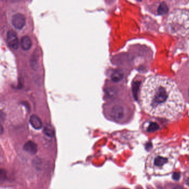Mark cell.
<instances>
[{
    "instance_id": "6da1fadb",
    "label": "cell",
    "mask_w": 189,
    "mask_h": 189,
    "mask_svg": "<svg viewBox=\"0 0 189 189\" xmlns=\"http://www.w3.org/2000/svg\"><path fill=\"white\" fill-rule=\"evenodd\" d=\"M143 108L150 115L173 120L182 112L184 100L176 84L161 76L148 78L140 93Z\"/></svg>"
},
{
    "instance_id": "7a4b0ae2",
    "label": "cell",
    "mask_w": 189,
    "mask_h": 189,
    "mask_svg": "<svg viewBox=\"0 0 189 189\" xmlns=\"http://www.w3.org/2000/svg\"><path fill=\"white\" fill-rule=\"evenodd\" d=\"M26 18L21 13H17L12 18V23L15 28L18 30H21L26 25Z\"/></svg>"
},
{
    "instance_id": "3957f363",
    "label": "cell",
    "mask_w": 189,
    "mask_h": 189,
    "mask_svg": "<svg viewBox=\"0 0 189 189\" xmlns=\"http://www.w3.org/2000/svg\"><path fill=\"white\" fill-rule=\"evenodd\" d=\"M8 44L11 48L17 49L19 46V42L16 33L13 31H10L8 32L7 36Z\"/></svg>"
},
{
    "instance_id": "277c9868",
    "label": "cell",
    "mask_w": 189,
    "mask_h": 189,
    "mask_svg": "<svg viewBox=\"0 0 189 189\" xmlns=\"http://www.w3.org/2000/svg\"><path fill=\"white\" fill-rule=\"evenodd\" d=\"M111 116L115 120H122L125 116L124 110L120 106H114L111 112Z\"/></svg>"
},
{
    "instance_id": "5b68a950",
    "label": "cell",
    "mask_w": 189,
    "mask_h": 189,
    "mask_svg": "<svg viewBox=\"0 0 189 189\" xmlns=\"http://www.w3.org/2000/svg\"><path fill=\"white\" fill-rule=\"evenodd\" d=\"M23 149L26 152L29 153L31 154H35L37 152V145L32 141H28L25 143Z\"/></svg>"
},
{
    "instance_id": "8992f818",
    "label": "cell",
    "mask_w": 189,
    "mask_h": 189,
    "mask_svg": "<svg viewBox=\"0 0 189 189\" xmlns=\"http://www.w3.org/2000/svg\"><path fill=\"white\" fill-rule=\"evenodd\" d=\"M30 122L32 127L35 130H40L43 126L42 120L37 116L32 115L30 119Z\"/></svg>"
},
{
    "instance_id": "52a82bcc",
    "label": "cell",
    "mask_w": 189,
    "mask_h": 189,
    "mask_svg": "<svg viewBox=\"0 0 189 189\" xmlns=\"http://www.w3.org/2000/svg\"><path fill=\"white\" fill-rule=\"evenodd\" d=\"M32 40L28 36L22 37L21 40V45L24 50H28L32 47Z\"/></svg>"
},
{
    "instance_id": "ba28073f",
    "label": "cell",
    "mask_w": 189,
    "mask_h": 189,
    "mask_svg": "<svg viewBox=\"0 0 189 189\" xmlns=\"http://www.w3.org/2000/svg\"><path fill=\"white\" fill-rule=\"evenodd\" d=\"M168 162V159L167 158L165 157L162 155H158L154 158V164L157 167H161L165 164H166Z\"/></svg>"
},
{
    "instance_id": "9c48e42d",
    "label": "cell",
    "mask_w": 189,
    "mask_h": 189,
    "mask_svg": "<svg viewBox=\"0 0 189 189\" xmlns=\"http://www.w3.org/2000/svg\"><path fill=\"white\" fill-rule=\"evenodd\" d=\"M123 73L120 70H115L111 75V78L114 82H118L123 79Z\"/></svg>"
},
{
    "instance_id": "30bf717a",
    "label": "cell",
    "mask_w": 189,
    "mask_h": 189,
    "mask_svg": "<svg viewBox=\"0 0 189 189\" xmlns=\"http://www.w3.org/2000/svg\"><path fill=\"white\" fill-rule=\"evenodd\" d=\"M168 11H169V8H168L167 5L164 2L161 3L158 8V15H166L168 12Z\"/></svg>"
},
{
    "instance_id": "8fae6325",
    "label": "cell",
    "mask_w": 189,
    "mask_h": 189,
    "mask_svg": "<svg viewBox=\"0 0 189 189\" xmlns=\"http://www.w3.org/2000/svg\"><path fill=\"white\" fill-rule=\"evenodd\" d=\"M44 133L45 135L48 136L49 137H52L54 135V128L52 125H47L45 126L44 128Z\"/></svg>"
},
{
    "instance_id": "7c38bea8",
    "label": "cell",
    "mask_w": 189,
    "mask_h": 189,
    "mask_svg": "<svg viewBox=\"0 0 189 189\" xmlns=\"http://www.w3.org/2000/svg\"><path fill=\"white\" fill-rule=\"evenodd\" d=\"M159 129V125L157 123L155 122H151L147 128V131L148 132H153Z\"/></svg>"
},
{
    "instance_id": "4fadbf2b",
    "label": "cell",
    "mask_w": 189,
    "mask_h": 189,
    "mask_svg": "<svg viewBox=\"0 0 189 189\" xmlns=\"http://www.w3.org/2000/svg\"><path fill=\"white\" fill-rule=\"evenodd\" d=\"M7 177V172L4 169H0V184L5 182Z\"/></svg>"
},
{
    "instance_id": "5bb4252c",
    "label": "cell",
    "mask_w": 189,
    "mask_h": 189,
    "mask_svg": "<svg viewBox=\"0 0 189 189\" xmlns=\"http://www.w3.org/2000/svg\"><path fill=\"white\" fill-rule=\"evenodd\" d=\"M172 178L175 180H178L180 178V174L179 172H174L172 175Z\"/></svg>"
},
{
    "instance_id": "9a60e30c",
    "label": "cell",
    "mask_w": 189,
    "mask_h": 189,
    "mask_svg": "<svg viewBox=\"0 0 189 189\" xmlns=\"http://www.w3.org/2000/svg\"><path fill=\"white\" fill-rule=\"evenodd\" d=\"M5 113L3 112L2 111H0V122L4 121L5 120Z\"/></svg>"
},
{
    "instance_id": "2e32d148",
    "label": "cell",
    "mask_w": 189,
    "mask_h": 189,
    "mask_svg": "<svg viewBox=\"0 0 189 189\" xmlns=\"http://www.w3.org/2000/svg\"><path fill=\"white\" fill-rule=\"evenodd\" d=\"M3 132V128L2 126L0 124V135H1Z\"/></svg>"
},
{
    "instance_id": "e0dca14e",
    "label": "cell",
    "mask_w": 189,
    "mask_h": 189,
    "mask_svg": "<svg viewBox=\"0 0 189 189\" xmlns=\"http://www.w3.org/2000/svg\"><path fill=\"white\" fill-rule=\"evenodd\" d=\"M172 189H185L183 187H180V186H177V187H174V188H172Z\"/></svg>"
},
{
    "instance_id": "ac0fdd59",
    "label": "cell",
    "mask_w": 189,
    "mask_h": 189,
    "mask_svg": "<svg viewBox=\"0 0 189 189\" xmlns=\"http://www.w3.org/2000/svg\"></svg>"
}]
</instances>
